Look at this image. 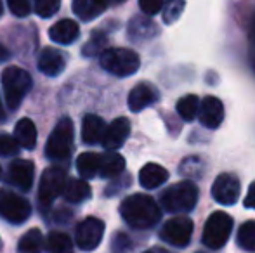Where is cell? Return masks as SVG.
<instances>
[{
    "instance_id": "cell-16",
    "label": "cell",
    "mask_w": 255,
    "mask_h": 253,
    "mask_svg": "<svg viewBox=\"0 0 255 253\" xmlns=\"http://www.w3.org/2000/svg\"><path fill=\"white\" fill-rule=\"evenodd\" d=\"M156 101H158V92L148 84L135 85L130 90V94H128V108L134 113L142 111V109L154 104Z\"/></svg>"
},
{
    "instance_id": "cell-15",
    "label": "cell",
    "mask_w": 255,
    "mask_h": 253,
    "mask_svg": "<svg viewBox=\"0 0 255 253\" xmlns=\"http://www.w3.org/2000/svg\"><path fill=\"white\" fill-rule=\"evenodd\" d=\"M66 58L68 56L64 52H61L59 49L45 47L42 51L40 58H38V70L45 77H57L66 66Z\"/></svg>"
},
{
    "instance_id": "cell-24",
    "label": "cell",
    "mask_w": 255,
    "mask_h": 253,
    "mask_svg": "<svg viewBox=\"0 0 255 253\" xmlns=\"http://www.w3.org/2000/svg\"><path fill=\"white\" fill-rule=\"evenodd\" d=\"M125 169V160L124 156L117 155V153L110 151L106 155L101 156V170H99V175L104 179H111V177H117L124 172Z\"/></svg>"
},
{
    "instance_id": "cell-41",
    "label": "cell",
    "mask_w": 255,
    "mask_h": 253,
    "mask_svg": "<svg viewBox=\"0 0 255 253\" xmlns=\"http://www.w3.org/2000/svg\"><path fill=\"white\" fill-rule=\"evenodd\" d=\"M2 10H3V7H2V2H0V16H2Z\"/></svg>"
},
{
    "instance_id": "cell-39",
    "label": "cell",
    "mask_w": 255,
    "mask_h": 253,
    "mask_svg": "<svg viewBox=\"0 0 255 253\" xmlns=\"http://www.w3.org/2000/svg\"><path fill=\"white\" fill-rule=\"evenodd\" d=\"M104 3H106V7L108 5H115V3H122V2H125V0H103Z\"/></svg>"
},
{
    "instance_id": "cell-33",
    "label": "cell",
    "mask_w": 255,
    "mask_h": 253,
    "mask_svg": "<svg viewBox=\"0 0 255 253\" xmlns=\"http://www.w3.org/2000/svg\"><path fill=\"white\" fill-rule=\"evenodd\" d=\"M19 142L9 134H0V156H14L19 153Z\"/></svg>"
},
{
    "instance_id": "cell-35",
    "label": "cell",
    "mask_w": 255,
    "mask_h": 253,
    "mask_svg": "<svg viewBox=\"0 0 255 253\" xmlns=\"http://www.w3.org/2000/svg\"><path fill=\"white\" fill-rule=\"evenodd\" d=\"M163 0H139V7L146 16H154L163 9Z\"/></svg>"
},
{
    "instance_id": "cell-29",
    "label": "cell",
    "mask_w": 255,
    "mask_h": 253,
    "mask_svg": "<svg viewBox=\"0 0 255 253\" xmlns=\"http://www.w3.org/2000/svg\"><path fill=\"white\" fill-rule=\"evenodd\" d=\"M106 44H108V38L103 31H96V33L91 35L89 42L84 45V56L87 58H94V56H101L104 51H106Z\"/></svg>"
},
{
    "instance_id": "cell-40",
    "label": "cell",
    "mask_w": 255,
    "mask_h": 253,
    "mask_svg": "<svg viewBox=\"0 0 255 253\" xmlns=\"http://www.w3.org/2000/svg\"><path fill=\"white\" fill-rule=\"evenodd\" d=\"M3 116V111H2V102H0V118Z\"/></svg>"
},
{
    "instance_id": "cell-5",
    "label": "cell",
    "mask_w": 255,
    "mask_h": 253,
    "mask_svg": "<svg viewBox=\"0 0 255 253\" xmlns=\"http://www.w3.org/2000/svg\"><path fill=\"white\" fill-rule=\"evenodd\" d=\"M73 122L70 118H61L56 123L52 134L49 135V141L45 144V155L52 162H66L73 149Z\"/></svg>"
},
{
    "instance_id": "cell-32",
    "label": "cell",
    "mask_w": 255,
    "mask_h": 253,
    "mask_svg": "<svg viewBox=\"0 0 255 253\" xmlns=\"http://www.w3.org/2000/svg\"><path fill=\"white\" fill-rule=\"evenodd\" d=\"M61 0H35V12L40 17H51L59 10Z\"/></svg>"
},
{
    "instance_id": "cell-14",
    "label": "cell",
    "mask_w": 255,
    "mask_h": 253,
    "mask_svg": "<svg viewBox=\"0 0 255 253\" xmlns=\"http://www.w3.org/2000/svg\"><path fill=\"white\" fill-rule=\"evenodd\" d=\"M35 165L28 160H14L9 167V180L21 191H28L33 184Z\"/></svg>"
},
{
    "instance_id": "cell-38",
    "label": "cell",
    "mask_w": 255,
    "mask_h": 253,
    "mask_svg": "<svg viewBox=\"0 0 255 253\" xmlns=\"http://www.w3.org/2000/svg\"><path fill=\"white\" fill-rule=\"evenodd\" d=\"M7 58H9V52H7L2 45H0V61H5Z\"/></svg>"
},
{
    "instance_id": "cell-6",
    "label": "cell",
    "mask_w": 255,
    "mask_h": 253,
    "mask_svg": "<svg viewBox=\"0 0 255 253\" xmlns=\"http://www.w3.org/2000/svg\"><path fill=\"white\" fill-rule=\"evenodd\" d=\"M233 231V219L226 212H215L208 217L203 229V245L210 250H221Z\"/></svg>"
},
{
    "instance_id": "cell-11",
    "label": "cell",
    "mask_w": 255,
    "mask_h": 253,
    "mask_svg": "<svg viewBox=\"0 0 255 253\" xmlns=\"http://www.w3.org/2000/svg\"><path fill=\"white\" fill-rule=\"evenodd\" d=\"M104 236V222L96 217H87L77 227V245L80 250L91 252L99 247Z\"/></svg>"
},
{
    "instance_id": "cell-25",
    "label": "cell",
    "mask_w": 255,
    "mask_h": 253,
    "mask_svg": "<svg viewBox=\"0 0 255 253\" xmlns=\"http://www.w3.org/2000/svg\"><path fill=\"white\" fill-rule=\"evenodd\" d=\"M64 198L70 203H84L91 198V186L85 182V179H71L68 180Z\"/></svg>"
},
{
    "instance_id": "cell-36",
    "label": "cell",
    "mask_w": 255,
    "mask_h": 253,
    "mask_svg": "<svg viewBox=\"0 0 255 253\" xmlns=\"http://www.w3.org/2000/svg\"><path fill=\"white\" fill-rule=\"evenodd\" d=\"M243 205H245L247 208H252V210H255V182L250 184V187H249V194L245 196V201H243Z\"/></svg>"
},
{
    "instance_id": "cell-10",
    "label": "cell",
    "mask_w": 255,
    "mask_h": 253,
    "mask_svg": "<svg viewBox=\"0 0 255 253\" xmlns=\"http://www.w3.org/2000/svg\"><path fill=\"white\" fill-rule=\"evenodd\" d=\"M240 192H242V182L235 173H221L212 184V196L219 205H235L240 198Z\"/></svg>"
},
{
    "instance_id": "cell-19",
    "label": "cell",
    "mask_w": 255,
    "mask_h": 253,
    "mask_svg": "<svg viewBox=\"0 0 255 253\" xmlns=\"http://www.w3.org/2000/svg\"><path fill=\"white\" fill-rule=\"evenodd\" d=\"M167 179L168 172L161 165H156V163H148L139 172V182L146 189H156L163 182H167Z\"/></svg>"
},
{
    "instance_id": "cell-27",
    "label": "cell",
    "mask_w": 255,
    "mask_h": 253,
    "mask_svg": "<svg viewBox=\"0 0 255 253\" xmlns=\"http://www.w3.org/2000/svg\"><path fill=\"white\" fill-rule=\"evenodd\" d=\"M45 250L47 253H73V243L68 234L52 231L45 240Z\"/></svg>"
},
{
    "instance_id": "cell-31",
    "label": "cell",
    "mask_w": 255,
    "mask_h": 253,
    "mask_svg": "<svg viewBox=\"0 0 255 253\" xmlns=\"http://www.w3.org/2000/svg\"><path fill=\"white\" fill-rule=\"evenodd\" d=\"M186 2L184 0H167L163 3V9H161V14H163V23L165 24H172L181 17L182 10H184Z\"/></svg>"
},
{
    "instance_id": "cell-23",
    "label": "cell",
    "mask_w": 255,
    "mask_h": 253,
    "mask_svg": "<svg viewBox=\"0 0 255 253\" xmlns=\"http://www.w3.org/2000/svg\"><path fill=\"white\" fill-rule=\"evenodd\" d=\"M77 170L82 179H92L101 170V155L98 153H82L77 158Z\"/></svg>"
},
{
    "instance_id": "cell-34",
    "label": "cell",
    "mask_w": 255,
    "mask_h": 253,
    "mask_svg": "<svg viewBox=\"0 0 255 253\" xmlns=\"http://www.w3.org/2000/svg\"><path fill=\"white\" fill-rule=\"evenodd\" d=\"M7 5L16 17H26L31 12L30 0H7Z\"/></svg>"
},
{
    "instance_id": "cell-37",
    "label": "cell",
    "mask_w": 255,
    "mask_h": 253,
    "mask_svg": "<svg viewBox=\"0 0 255 253\" xmlns=\"http://www.w3.org/2000/svg\"><path fill=\"white\" fill-rule=\"evenodd\" d=\"M249 37H250V42H252V44L255 45V16L252 17V23H250Z\"/></svg>"
},
{
    "instance_id": "cell-21",
    "label": "cell",
    "mask_w": 255,
    "mask_h": 253,
    "mask_svg": "<svg viewBox=\"0 0 255 253\" xmlns=\"http://www.w3.org/2000/svg\"><path fill=\"white\" fill-rule=\"evenodd\" d=\"M158 33L156 26L149 17L137 16L128 23V37L130 40H149Z\"/></svg>"
},
{
    "instance_id": "cell-20",
    "label": "cell",
    "mask_w": 255,
    "mask_h": 253,
    "mask_svg": "<svg viewBox=\"0 0 255 253\" xmlns=\"http://www.w3.org/2000/svg\"><path fill=\"white\" fill-rule=\"evenodd\" d=\"M71 9L80 21H92L106 10V3L103 0H73Z\"/></svg>"
},
{
    "instance_id": "cell-8",
    "label": "cell",
    "mask_w": 255,
    "mask_h": 253,
    "mask_svg": "<svg viewBox=\"0 0 255 253\" xmlns=\"http://www.w3.org/2000/svg\"><path fill=\"white\" fill-rule=\"evenodd\" d=\"M31 206L23 196L0 189V217L10 224H21L30 217Z\"/></svg>"
},
{
    "instance_id": "cell-2",
    "label": "cell",
    "mask_w": 255,
    "mask_h": 253,
    "mask_svg": "<svg viewBox=\"0 0 255 253\" xmlns=\"http://www.w3.org/2000/svg\"><path fill=\"white\" fill-rule=\"evenodd\" d=\"M198 201V187L189 180L177 182L161 192L160 203L170 213L191 212Z\"/></svg>"
},
{
    "instance_id": "cell-17",
    "label": "cell",
    "mask_w": 255,
    "mask_h": 253,
    "mask_svg": "<svg viewBox=\"0 0 255 253\" xmlns=\"http://www.w3.org/2000/svg\"><path fill=\"white\" fill-rule=\"evenodd\" d=\"M78 24L73 19H61L56 24H52L51 30H49V38L56 44L68 45L71 42H75L78 38Z\"/></svg>"
},
{
    "instance_id": "cell-28",
    "label": "cell",
    "mask_w": 255,
    "mask_h": 253,
    "mask_svg": "<svg viewBox=\"0 0 255 253\" xmlns=\"http://www.w3.org/2000/svg\"><path fill=\"white\" fill-rule=\"evenodd\" d=\"M200 99L196 95L189 94V95H184L177 101V113L184 122H193V120L198 116V111H200Z\"/></svg>"
},
{
    "instance_id": "cell-26",
    "label": "cell",
    "mask_w": 255,
    "mask_h": 253,
    "mask_svg": "<svg viewBox=\"0 0 255 253\" xmlns=\"http://www.w3.org/2000/svg\"><path fill=\"white\" fill-rule=\"evenodd\" d=\"M45 243L40 229H30L21 236L17 243V252L19 253H42Z\"/></svg>"
},
{
    "instance_id": "cell-1",
    "label": "cell",
    "mask_w": 255,
    "mask_h": 253,
    "mask_svg": "<svg viewBox=\"0 0 255 253\" xmlns=\"http://www.w3.org/2000/svg\"><path fill=\"white\" fill-rule=\"evenodd\" d=\"M120 215L134 229H151L158 224L161 212L151 196L132 194L122 201Z\"/></svg>"
},
{
    "instance_id": "cell-30",
    "label": "cell",
    "mask_w": 255,
    "mask_h": 253,
    "mask_svg": "<svg viewBox=\"0 0 255 253\" xmlns=\"http://www.w3.org/2000/svg\"><path fill=\"white\" fill-rule=\"evenodd\" d=\"M238 245L247 252H255V220H249L240 227Z\"/></svg>"
},
{
    "instance_id": "cell-43",
    "label": "cell",
    "mask_w": 255,
    "mask_h": 253,
    "mask_svg": "<svg viewBox=\"0 0 255 253\" xmlns=\"http://www.w3.org/2000/svg\"><path fill=\"white\" fill-rule=\"evenodd\" d=\"M254 66H255V59H254Z\"/></svg>"
},
{
    "instance_id": "cell-9",
    "label": "cell",
    "mask_w": 255,
    "mask_h": 253,
    "mask_svg": "<svg viewBox=\"0 0 255 253\" xmlns=\"http://www.w3.org/2000/svg\"><path fill=\"white\" fill-rule=\"evenodd\" d=\"M193 236V222L188 217H175L165 222V226L160 231V238L165 243L172 247L184 248L189 245Z\"/></svg>"
},
{
    "instance_id": "cell-7",
    "label": "cell",
    "mask_w": 255,
    "mask_h": 253,
    "mask_svg": "<svg viewBox=\"0 0 255 253\" xmlns=\"http://www.w3.org/2000/svg\"><path fill=\"white\" fill-rule=\"evenodd\" d=\"M68 173L61 167H49L44 170L40 177V186H38V199L44 206L51 205L54 199L66 189Z\"/></svg>"
},
{
    "instance_id": "cell-42",
    "label": "cell",
    "mask_w": 255,
    "mask_h": 253,
    "mask_svg": "<svg viewBox=\"0 0 255 253\" xmlns=\"http://www.w3.org/2000/svg\"><path fill=\"white\" fill-rule=\"evenodd\" d=\"M144 253H156V252H144Z\"/></svg>"
},
{
    "instance_id": "cell-18",
    "label": "cell",
    "mask_w": 255,
    "mask_h": 253,
    "mask_svg": "<svg viewBox=\"0 0 255 253\" xmlns=\"http://www.w3.org/2000/svg\"><path fill=\"white\" fill-rule=\"evenodd\" d=\"M104 132H106V123L101 116L87 115L82 123V139L85 144H99L103 142Z\"/></svg>"
},
{
    "instance_id": "cell-22",
    "label": "cell",
    "mask_w": 255,
    "mask_h": 253,
    "mask_svg": "<svg viewBox=\"0 0 255 253\" xmlns=\"http://www.w3.org/2000/svg\"><path fill=\"white\" fill-rule=\"evenodd\" d=\"M14 137L19 142L21 148L24 149H33L37 144V127L30 118H23L16 123L14 128Z\"/></svg>"
},
{
    "instance_id": "cell-12",
    "label": "cell",
    "mask_w": 255,
    "mask_h": 253,
    "mask_svg": "<svg viewBox=\"0 0 255 253\" xmlns=\"http://www.w3.org/2000/svg\"><path fill=\"white\" fill-rule=\"evenodd\" d=\"M198 120L203 127L207 128H219L221 123L224 122V106H222L221 99L208 95L202 101L198 111Z\"/></svg>"
},
{
    "instance_id": "cell-4",
    "label": "cell",
    "mask_w": 255,
    "mask_h": 253,
    "mask_svg": "<svg viewBox=\"0 0 255 253\" xmlns=\"http://www.w3.org/2000/svg\"><path fill=\"white\" fill-rule=\"evenodd\" d=\"M99 63L108 73L115 75V77H130L141 66V59H139L137 52L130 51V49L124 47H115L106 49L101 56H99Z\"/></svg>"
},
{
    "instance_id": "cell-13",
    "label": "cell",
    "mask_w": 255,
    "mask_h": 253,
    "mask_svg": "<svg viewBox=\"0 0 255 253\" xmlns=\"http://www.w3.org/2000/svg\"><path fill=\"white\" fill-rule=\"evenodd\" d=\"M128 134H130V122L127 118H117L106 127L104 132V137L101 144L104 146V149L108 151H115V149L122 148L124 142L127 141Z\"/></svg>"
},
{
    "instance_id": "cell-3",
    "label": "cell",
    "mask_w": 255,
    "mask_h": 253,
    "mask_svg": "<svg viewBox=\"0 0 255 253\" xmlns=\"http://www.w3.org/2000/svg\"><path fill=\"white\" fill-rule=\"evenodd\" d=\"M33 80L30 73L19 66H9L2 73V88L5 95V102L10 109H16L24 99V95L30 92Z\"/></svg>"
}]
</instances>
